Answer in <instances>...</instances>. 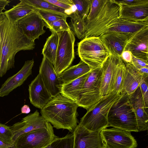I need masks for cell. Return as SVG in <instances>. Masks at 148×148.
Listing matches in <instances>:
<instances>
[{
  "label": "cell",
  "instance_id": "6",
  "mask_svg": "<svg viewBox=\"0 0 148 148\" xmlns=\"http://www.w3.org/2000/svg\"><path fill=\"white\" fill-rule=\"evenodd\" d=\"M120 6L117 1L107 0L101 11L92 20L85 23V38L99 37L119 18Z\"/></svg>",
  "mask_w": 148,
  "mask_h": 148
},
{
  "label": "cell",
  "instance_id": "10",
  "mask_svg": "<svg viewBox=\"0 0 148 148\" xmlns=\"http://www.w3.org/2000/svg\"><path fill=\"white\" fill-rule=\"evenodd\" d=\"M105 148H136V140L131 132L117 128H106L100 132Z\"/></svg>",
  "mask_w": 148,
  "mask_h": 148
},
{
  "label": "cell",
  "instance_id": "24",
  "mask_svg": "<svg viewBox=\"0 0 148 148\" xmlns=\"http://www.w3.org/2000/svg\"><path fill=\"white\" fill-rule=\"evenodd\" d=\"M90 71L76 79L63 84L60 94L76 102Z\"/></svg>",
  "mask_w": 148,
  "mask_h": 148
},
{
  "label": "cell",
  "instance_id": "45",
  "mask_svg": "<svg viewBox=\"0 0 148 148\" xmlns=\"http://www.w3.org/2000/svg\"><path fill=\"white\" fill-rule=\"evenodd\" d=\"M1 36L0 32V68L1 64Z\"/></svg>",
  "mask_w": 148,
  "mask_h": 148
},
{
  "label": "cell",
  "instance_id": "38",
  "mask_svg": "<svg viewBox=\"0 0 148 148\" xmlns=\"http://www.w3.org/2000/svg\"><path fill=\"white\" fill-rule=\"evenodd\" d=\"M148 79L143 80L139 85L145 105L148 108Z\"/></svg>",
  "mask_w": 148,
  "mask_h": 148
},
{
  "label": "cell",
  "instance_id": "9",
  "mask_svg": "<svg viewBox=\"0 0 148 148\" xmlns=\"http://www.w3.org/2000/svg\"><path fill=\"white\" fill-rule=\"evenodd\" d=\"M58 137L49 123L45 128L35 129L19 136L14 141V148H44Z\"/></svg>",
  "mask_w": 148,
  "mask_h": 148
},
{
  "label": "cell",
  "instance_id": "7",
  "mask_svg": "<svg viewBox=\"0 0 148 148\" xmlns=\"http://www.w3.org/2000/svg\"><path fill=\"white\" fill-rule=\"evenodd\" d=\"M59 41L54 69L59 75L69 67L75 58V35L71 30L57 33Z\"/></svg>",
  "mask_w": 148,
  "mask_h": 148
},
{
  "label": "cell",
  "instance_id": "43",
  "mask_svg": "<svg viewBox=\"0 0 148 148\" xmlns=\"http://www.w3.org/2000/svg\"><path fill=\"white\" fill-rule=\"evenodd\" d=\"M21 113L28 114L30 112L29 106L26 105H24L21 108Z\"/></svg>",
  "mask_w": 148,
  "mask_h": 148
},
{
  "label": "cell",
  "instance_id": "33",
  "mask_svg": "<svg viewBox=\"0 0 148 148\" xmlns=\"http://www.w3.org/2000/svg\"><path fill=\"white\" fill-rule=\"evenodd\" d=\"M125 64L122 59L117 68L114 79L113 91L121 93L122 90Z\"/></svg>",
  "mask_w": 148,
  "mask_h": 148
},
{
  "label": "cell",
  "instance_id": "39",
  "mask_svg": "<svg viewBox=\"0 0 148 148\" xmlns=\"http://www.w3.org/2000/svg\"><path fill=\"white\" fill-rule=\"evenodd\" d=\"M148 60L138 58L132 55L131 64L137 69L141 67L148 68Z\"/></svg>",
  "mask_w": 148,
  "mask_h": 148
},
{
  "label": "cell",
  "instance_id": "1",
  "mask_svg": "<svg viewBox=\"0 0 148 148\" xmlns=\"http://www.w3.org/2000/svg\"><path fill=\"white\" fill-rule=\"evenodd\" d=\"M1 60L0 77L14 67L15 57L22 50L33 49L35 42L27 38L18 29L16 23L10 21L2 14L0 15Z\"/></svg>",
  "mask_w": 148,
  "mask_h": 148
},
{
  "label": "cell",
  "instance_id": "8",
  "mask_svg": "<svg viewBox=\"0 0 148 148\" xmlns=\"http://www.w3.org/2000/svg\"><path fill=\"white\" fill-rule=\"evenodd\" d=\"M101 77V68L90 71L76 102L78 106L87 110L101 99L100 92Z\"/></svg>",
  "mask_w": 148,
  "mask_h": 148
},
{
  "label": "cell",
  "instance_id": "36",
  "mask_svg": "<svg viewBox=\"0 0 148 148\" xmlns=\"http://www.w3.org/2000/svg\"><path fill=\"white\" fill-rule=\"evenodd\" d=\"M13 136V132L10 127L0 123V140L6 144H14Z\"/></svg>",
  "mask_w": 148,
  "mask_h": 148
},
{
  "label": "cell",
  "instance_id": "44",
  "mask_svg": "<svg viewBox=\"0 0 148 148\" xmlns=\"http://www.w3.org/2000/svg\"><path fill=\"white\" fill-rule=\"evenodd\" d=\"M0 148H14V144H6L0 140Z\"/></svg>",
  "mask_w": 148,
  "mask_h": 148
},
{
  "label": "cell",
  "instance_id": "4",
  "mask_svg": "<svg viewBox=\"0 0 148 148\" xmlns=\"http://www.w3.org/2000/svg\"><path fill=\"white\" fill-rule=\"evenodd\" d=\"M120 93L113 91L102 97L98 102L87 110L79 124L88 130L95 132H100L109 127L108 121L109 111Z\"/></svg>",
  "mask_w": 148,
  "mask_h": 148
},
{
  "label": "cell",
  "instance_id": "35",
  "mask_svg": "<svg viewBox=\"0 0 148 148\" xmlns=\"http://www.w3.org/2000/svg\"><path fill=\"white\" fill-rule=\"evenodd\" d=\"M66 18H63L55 21L45 24L47 28L49 29L51 32L56 33L71 30L69 25L66 21Z\"/></svg>",
  "mask_w": 148,
  "mask_h": 148
},
{
  "label": "cell",
  "instance_id": "20",
  "mask_svg": "<svg viewBox=\"0 0 148 148\" xmlns=\"http://www.w3.org/2000/svg\"><path fill=\"white\" fill-rule=\"evenodd\" d=\"M129 96L130 103L135 114L139 132L147 130L148 108L145 105L139 86Z\"/></svg>",
  "mask_w": 148,
  "mask_h": 148
},
{
  "label": "cell",
  "instance_id": "42",
  "mask_svg": "<svg viewBox=\"0 0 148 148\" xmlns=\"http://www.w3.org/2000/svg\"><path fill=\"white\" fill-rule=\"evenodd\" d=\"M10 1L7 0H0V15L2 14V11L5 9V7L8 5Z\"/></svg>",
  "mask_w": 148,
  "mask_h": 148
},
{
  "label": "cell",
  "instance_id": "30",
  "mask_svg": "<svg viewBox=\"0 0 148 148\" xmlns=\"http://www.w3.org/2000/svg\"><path fill=\"white\" fill-rule=\"evenodd\" d=\"M25 0L36 9L62 13L69 15L64 10L46 1L45 0Z\"/></svg>",
  "mask_w": 148,
  "mask_h": 148
},
{
  "label": "cell",
  "instance_id": "22",
  "mask_svg": "<svg viewBox=\"0 0 148 148\" xmlns=\"http://www.w3.org/2000/svg\"><path fill=\"white\" fill-rule=\"evenodd\" d=\"M119 4V18L136 22L148 21V3L134 5Z\"/></svg>",
  "mask_w": 148,
  "mask_h": 148
},
{
  "label": "cell",
  "instance_id": "31",
  "mask_svg": "<svg viewBox=\"0 0 148 148\" xmlns=\"http://www.w3.org/2000/svg\"><path fill=\"white\" fill-rule=\"evenodd\" d=\"M73 133L68 134L61 138L58 137L44 148H73Z\"/></svg>",
  "mask_w": 148,
  "mask_h": 148
},
{
  "label": "cell",
  "instance_id": "29",
  "mask_svg": "<svg viewBox=\"0 0 148 148\" xmlns=\"http://www.w3.org/2000/svg\"><path fill=\"white\" fill-rule=\"evenodd\" d=\"M71 22L69 25L71 30L79 39L85 38L86 27L85 20L78 18L71 15Z\"/></svg>",
  "mask_w": 148,
  "mask_h": 148
},
{
  "label": "cell",
  "instance_id": "17",
  "mask_svg": "<svg viewBox=\"0 0 148 148\" xmlns=\"http://www.w3.org/2000/svg\"><path fill=\"white\" fill-rule=\"evenodd\" d=\"M134 34L111 32L104 33L99 37L110 54L121 56Z\"/></svg>",
  "mask_w": 148,
  "mask_h": 148
},
{
  "label": "cell",
  "instance_id": "14",
  "mask_svg": "<svg viewBox=\"0 0 148 148\" xmlns=\"http://www.w3.org/2000/svg\"><path fill=\"white\" fill-rule=\"evenodd\" d=\"M49 123L36 110L10 127L13 133V142L14 143L18 137L23 134L35 129L47 127Z\"/></svg>",
  "mask_w": 148,
  "mask_h": 148
},
{
  "label": "cell",
  "instance_id": "40",
  "mask_svg": "<svg viewBox=\"0 0 148 148\" xmlns=\"http://www.w3.org/2000/svg\"><path fill=\"white\" fill-rule=\"evenodd\" d=\"M119 4L134 5L148 3V0H132L117 1Z\"/></svg>",
  "mask_w": 148,
  "mask_h": 148
},
{
  "label": "cell",
  "instance_id": "21",
  "mask_svg": "<svg viewBox=\"0 0 148 148\" xmlns=\"http://www.w3.org/2000/svg\"><path fill=\"white\" fill-rule=\"evenodd\" d=\"M125 62L122 90L128 95L133 93L144 79V77L131 63Z\"/></svg>",
  "mask_w": 148,
  "mask_h": 148
},
{
  "label": "cell",
  "instance_id": "13",
  "mask_svg": "<svg viewBox=\"0 0 148 148\" xmlns=\"http://www.w3.org/2000/svg\"><path fill=\"white\" fill-rule=\"evenodd\" d=\"M121 59V56L110 54L101 66L100 92L102 97L113 91L116 72Z\"/></svg>",
  "mask_w": 148,
  "mask_h": 148
},
{
  "label": "cell",
  "instance_id": "26",
  "mask_svg": "<svg viewBox=\"0 0 148 148\" xmlns=\"http://www.w3.org/2000/svg\"><path fill=\"white\" fill-rule=\"evenodd\" d=\"M91 71L89 66L80 60L77 64L69 67L58 75L64 84L76 79Z\"/></svg>",
  "mask_w": 148,
  "mask_h": 148
},
{
  "label": "cell",
  "instance_id": "5",
  "mask_svg": "<svg viewBox=\"0 0 148 148\" xmlns=\"http://www.w3.org/2000/svg\"><path fill=\"white\" fill-rule=\"evenodd\" d=\"M77 54L91 70L101 68L110 54L99 37L85 38L78 43Z\"/></svg>",
  "mask_w": 148,
  "mask_h": 148
},
{
  "label": "cell",
  "instance_id": "2",
  "mask_svg": "<svg viewBox=\"0 0 148 148\" xmlns=\"http://www.w3.org/2000/svg\"><path fill=\"white\" fill-rule=\"evenodd\" d=\"M78 107L76 102L60 94L52 98L41 109L40 113L54 127L73 133L78 125Z\"/></svg>",
  "mask_w": 148,
  "mask_h": 148
},
{
  "label": "cell",
  "instance_id": "25",
  "mask_svg": "<svg viewBox=\"0 0 148 148\" xmlns=\"http://www.w3.org/2000/svg\"><path fill=\"white\" fill-rule=\"evenodd\" d=\"M35 9L25 0H21L19 3L2 14L5 15L10 21L16 23L21 19L35 11Z\"/></svg>",
  "mask_w": 148,
  "mask_h": 148
},
{
  "label": "cell",
  "instance_id": "16",
  "mask_svg": "<svg viewBox=\"0 0 148 148\" xmlns=\"http://www.w3.org/2000/svg\"><path fill=\"white\" fill-rule=\"evenodd\" d=\"M28 91L31 103L40 110L52 98L39 73L29 85Z\"/></svg>",
  "mask_w": 148,
  "mask_h": 148
},
{
  "label": "cell",
  "instance_id": "3",
  "mask_svg": "<svg viewBox=\"0 0 148 148\" xmlns=\"http://www.w3.org/2000/svg\"><path fill=\"white\" fill-rule=\"evenodd\" d=\"M109 126L130 132H139L136 116L129 96L122 90L120 95L111 107L108 116Z\"/></svg>",
  "mask_w": 148,
  "mask_h": 148
},
{
  "label": "cell",
  "instance_id": "41",
  "mask_svg": "<svg viewBox=\"0 0 148 148\" xmlns=\"http://www.w3.org/2000/svg\"><path fill=\"white\" fill-rule=\"evenodd\" d=\"M121 57L125 62L131 63L132 59V55L131 52L127 50L124 51L122 53Z\"/></svg>",
  "mask_w": 148,
  "mask_h": 148
},
{
  "label": "cell",
  "instance_id": "19",
  "mask_svg": "<svg viewBox=\"0 0 148 148\" xmlns=\"http://www.w3.org/2000/svg\"><path fill=\"white\" fill-rule=\"evenodd\" d=\"M125 50L130 51L135 57L148 60V27L134 34Z\"/></svg>",
  "mask_w": 148,
  "mask_h": 148
},
{
  "label": "cell",
  "instance_id": "11",
  "mask_svg": "<svg viewBox=\"0 0 148 148\" xmlns=\"http://www.w3.org/2000/svg\"><path fill=\"white\" fill-rule=\"evenodd\" d=\"M18 29L29 39L34 41L45 32V23L35 10L18 20L16 23Z\"/></svg>",
  "mask_w": 148,
  "mask_h": 148
},
{
  "label": "cell",
  "instance_id": "37",
  "mask_svg": "<svg viewBox=\"0 0 148 148\" xmlns=\"http://www.w3.org/2000/svg\"><path fill=\"white\" fill-rule=\"evenodd\" d=\"M55 5L64 10L70 16L75 8L71 0H45Z\"/></svg>",
  "mask_w": 148,
  "mask_h": 148
},
{
  "label": "cell",
  "instance_id": "23",
  "mask_svg": "<svg viewBox=\"0 0 148 148\" xmlns=\"http://www.w3.org/2000/svg\"><path fill=\"white\" fill-rule=\"evenodd\" d=\"M147 27L148 21L136 22L119 18L112 23L103 34L116 32L134 34Z\"/></svg>",
  "mask_w": 148,
  "mask_h": 148
},
{
  "label": "cell",
  "instance_id": "34",
  "mask_svg": "<svg viewBox=\"0 0 148 148\" xmlns=\"http://www.w3.org/2000/svg\"><path fill=\"white\" fill-rule=\"evenodd\" d=\"M107 0H92L89 12L85 20V23L94 19L99 13Z\"/></svg>",
  "mask_w": 148,
  "mask_h": 148
},
{
  "label": "cell",
  "instance_id": "46",
  "mask_svg": "<svg viewBox=\"0 0 148 148\" xmlns=\"http://www.w3.org/2000/svg\"><path fill=\"white\" fill-rule=\"evenodd\" d=\"M0 15H0V18H0Z\"/></svg>",
  "mask_w": 148,
  "mask_h": 148
},
{
  "label": "cell",
  "instance_id": "15",
  "mask_svg": "<svg viewBox=\"0 0 148 148\" xmlns=\"http://www.w3.org/2000/svg\"><path fill=\"white\" fill-rule=\"evenodd\" d=\"M39 73L52 98L60 94L63 83L55 71L53 64L44 57L40 67Z\"/></svg>",
  "mask_w": 148,
  "mask_h": 148
},
{
  "label": "cell",
  "instance_id": "12",
  "mask_svg": "<svg viewBox=\"0 0 148 148\" xmlns=\"http://www.w3.org/2000/svg\"><path fill=\"white\" fill-rule=\"evenodd\" d=\"M73 133V148H105L100 132L90 131L79 124Z\"/></svg>",
  "mask_w": 148,
  "mask_h": 148
},
{
  "label": "cell",
  "instance_id": "18",
  "mask_svg": "<svg viewBox=\"0 0 148 148\" xmlns=\"http://www.w3.org/2000/svg\"><path fill=\"white\" fill-rule=\"evenodd\" d=\"M34 63L33 59L26 61L17 73L9 77L0 88V97L8 95L14 90L23 84L32 74Z\"/></svg>",
  "mask_w": 148,
  "mask_h": 148
},
{
  "label": "cell",
  "instance_id": "32",
  "mask_svg": "<svg viewBox=\"0 0 148 148\" xmlns=\"http://www.w3.org/2000/svg\"><path fill=\"white\" fill-rule=\"evenodd\" d=\"M44 21L45 25L55 21L66 18L69 16L66 14L49 11L35 9Z\"/></svg>",
  "mask_w": 148,
  "mask_h": 148
},
{
  "label": "cell",
  "instance_id": "27",
  "mask_svg": "<svg viewBox=\"0 0 148 148\" xmlns=\"http://www.w3.org/2000/svg\"><path fill=\"white\" fill-rule=\"evenodd\" d=\"M51 32V35L47 39L42 54L43 57L47 59L53 65L56 59L59 37L57 33Z\"/></svg>",
  "mask_w": 148,
  "mask_h": 148
},
{
  "label": "cell",
  "instance_id": "28",
  "mask_svg": "<svg viewBox=\"0 0 148 148\" xmlns=\"http://www.w3.org/2000/svg\"><path fill=\"white\" fill-rule=\"evenodd\" d=\"M92 0H71L75 10L71 15L85 20L89 12Z\"/></svg>",
  "mask_w": 148,
  "mask_h": 148
}]
</instances>
